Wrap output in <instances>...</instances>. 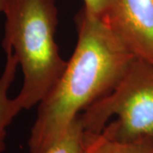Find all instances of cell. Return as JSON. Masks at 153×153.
I'll use <instances>...</instances> for the list:
<instances>
[{"mask_svg": "<svg viewBox=\"0 0 153 153\" xmlns=\"http://www.w3.org/2000/svg\"><path fill=\"white\" fill-rule=\"evenodd\" d=\"M80 118L88 133L118 141L153 143V63L135 57L117 86Z\"/></svg>", "mask_w": 153, "mask_h": 153, "instance_id": "cell-3", "label": "cell"}, {"mask_svg": "<svg viewBox=\"0 0 153 153\" xmlns=\"http://www.w3.org/2000/svg\"><path fill=\"white\" fill-rule=\"evenodd\" d=\"M117 1V0H83V9L94 16L104 19L112 10Z\"/></svg>", "mask_w": 153, "mask_h": 153, "instance_id": "cell-8", "label": "cell"}, {"mask_svg": "<svg viewBox=\"0 0 153 153\" xmlns=\"http://www.w3.org/2000/svg\"><path fill=\"white\" fill-rule=\"evenodd\" d=\"M84 134L85 130L79 115L65 134L44 153H86Z\"/></svg>", "mask_w": 153, "mask_h": 153, "instance_id": "cell-7", "label": "cell"}, {"mask_svg": "<svg viewBox=\"0 0 153 153\" xmlns=\"http://www.w3.org/2000/svg\"><path fill=\"white\" fill-rule=\"evenodd\" d=\"M8 0H0V13H4V11L5 10L6 5H7Z\"/></svg>", "mask_w": 153, "mask_h": 153, "instance_id": "cell-9", "label": "cell"}, {"mask_svg": "<svg viewBox=\"0 0 153 153\" xmlns=\"http://www.w3.org/2000/svg\"><path fill=\"white\" fill-rule=\"evenodd\" d=\"M77 42L60 79L38 105L28 139L29 153H44L71 123L114 88L135 56L109 26L82 9Z\"/></svg>", "mask_w": 153, "mask_h": 153, "instance_id": "cell-1", "label": "cell"}, {"mask_svg": "<svg viewBox=\"0 0 153 153\" xmlns=\"http://www.w3.org/2000/svg\"><path fill=\"white\" fill-rule=\"evenodd\" d=\"M57 13L55 0H8L4 11L2 47L22 68L23 83L16 99L22 111L38 105L66 68L55 42Z\"/></svg>", "mask_w": 153, "mask_h": 153, "instance_id": "cell-2", "label": "cell"}, {"mask_svg": "<svg viewBox=\"0 0 153 153\" xmlns=\"http://www.w3.org/2000/svg\"><path fill=\"white\" fill-rule=\"evenodd\" d=\"M86 153H153V143L138 141L124 142L108 139L101 133L85 132Z\"/></svg>", "mask_w": 153, "mask_h": 153, "instance_id": "cell-6", "label": "cell"}, {"mask_svg": "<svg viewBox=\"0 0 153 153\" xmlns=\"http://www.w3.org/2000/svg\"><path fill=\"white\" fill-rule=\"evenodd\" d=\"M6 60L4 70L0 75V153L6 148L8 128L22 109L16 99L10 97V89L16 79L19 66L16 57L10 50H5Z\"/></svg>", "mask_w": 153, "mask_h": 153, "instance_id": "cell-5", "label": "cell"}, {"mask_svg": "<svg viewBox=\"0 0 153 153\" xmlns=\"http://www.w3.org/2000/svg\"><path fill=\"white\" fill-rule=\"evenodd\" d=\"M101 20L136 58L153 63V0H117Z\"/></svg>", "mask_w": 153, "mask_h": 153, "instance_id": "cell-4", "label": "cell"}]
</instances>
